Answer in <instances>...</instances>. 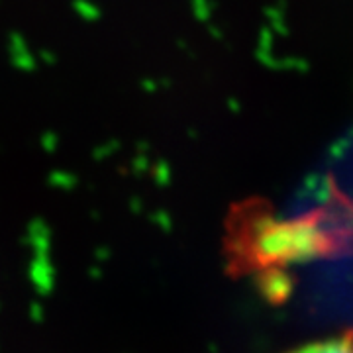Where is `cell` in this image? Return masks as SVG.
Masks as SVG:
<instances>
[{
  "instance_id": "cell-1",
  "label": "cell",
  "mask_w": 353,
  "mask_h": 353,
  "mask_svg": "<svg viewBox=\"0 0 353 353\" xmlns=\"http://www.w3.org/2000/svg\"><path fill=\"white\" fill-rule=\"evenodd\" d=\"M334 240L318 216L296 220H259L252 230L250 255L257 265L296 263L332 252Z\"/></svg>"
},
{
  "instance_id": "cell-2",
  "label": "cell",
  "mask_w": 353,
  "mask_h": 353,
  "mask_svg": "<svg viewBox=\"0 0 353 353\" xmlns=\"http://www.w3.org/2000/svg\"><path fill=\"white\" fill-rule=\"evenodd\" d=\"M292 353H353V334L347 332V334L338 336V338L308 343V345H304V347Z\"/></svg>"
}]
</instances>
